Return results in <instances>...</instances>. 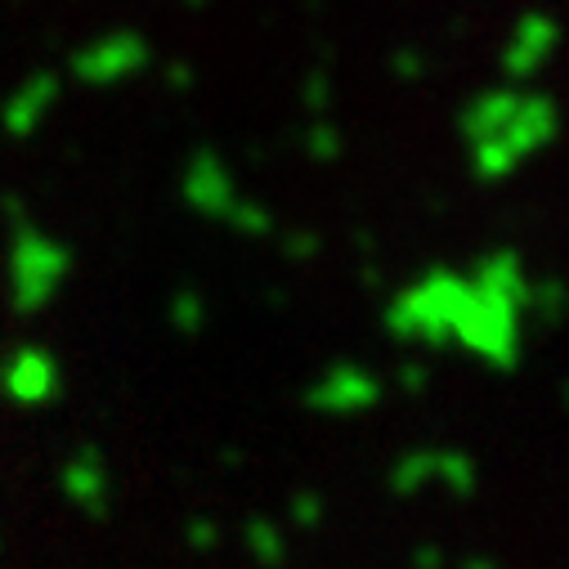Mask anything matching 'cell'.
Here are the masks:
<instances>
[{
	"label": "cell",
	"instance_id": "cell-10",
	"mask_svg": "<svg viewBox=\"0 0 569 569\" xmlns=\"http://www.w3.org/2000/svg\"><path fill=\"white\" fill-rule=\"evenodd\" d=\"M167 323H171L180 337H202V332H207L211 306H207V297L193 288V282H184V288L171 292V301H167Z\"/></svg>",
	"mask_w": 569,
	"mask_h": 569
},
{
	"label": "cell",
	"instance_id": "cell-4",
	"mask_svg": "<svg viewBox=\"0 0 569 569\" xmlns=\"http://www.w3.org/2000/svg\"><path fill=\"white\" fill-rule=\"evenodd\" d=\"M0 395L14 408H50L63 395V363L50 346L23 341L0 359Z\"/></svg>",
	"mask_w": 569,
	"mask_h": 569
},
{
	"label": "cell",
	"instance_id": "cell-1",
	"mask_svg": "<svg viewBox=\"0 0 569 569\" xmlns=\"http://www.w3.org/2000/svg\"><path fill=\"white\" fill-rule=\"evenodd\" d=\"M533 273L520 251L493 247L471 269L431 264L386 301L381 328L412 350H462L489 372H516L525 359Z\"/></svg>",
	"mask_w": 569,
	"mask_h": 569
},
{
	"label": "cell",
	"instance_id": "cell-6",
	"mask_svg": "<svg viewBox=\"0 0 569 569\" xmlns=\"http://www.w3.org/2000/svg\"><path fill=\"white\" fill-rule=\"evenodd\" d=\"M184 198H189V207H193L198 216H216V220H229V211L238 207L224 167H216V162H207V158L189 171V180H184Z\"/></svg>",
	"mask_w": 569,
	"mask_h": 569
},
{
	"label": "cell",
	"instance_id": "cell-13",
	"mask_svg": "<svg viewBox=\"0 0 569 569\" xmlns=\"http://www.w3.org/2000/svg\"><path fill=\"white\" fill-rule=\"evenodd\" d=\"M224 224H233L242 238H264L269 229H273V220H269V211H260L256 202H238L233 211H229V220Z\"/></svg>",
	"mask_w": 569,
	"mask_h": 569
},
{
	"label": "cell",
	"instance_id": "cell-17",
	"mask_svg": "<svg viewBox=\"0 0 569 569\" xmlns=\"http://www.w3.org/2000/svg\"><path fill=\"white\" fill-rule=\"evenodd\" d=\"M462 569H498V560H489V556H467Z\"/></svg>",
	"mask_w": 569,
	"mask_h": 569
},
{
	"label": "cell",
	"instance_id": "cell-8",
	"mask_svg": "<svg viewBox=\"0 0 569 569\" xmlns=\"http://www.w3.org/2000/svg\"><path fill=\"white\" fill-rule=\"evenodd\" d=\"M436 485L453 502H471L480 493V467L467 449H436Z\"/></svg>",
	"mask_w": 569,
	"mask_h": 569
},
{
	"label": "cell",
	"instance_id": "cell-15",
	"mask_svg": "<svg viewBox=\"0 0 569 569\" xmlns=\"http://www.w3.org/2000/svg\"><path fill=\"white\" fill-rule=\"evenodd\" d=\"M395 381H399L408 395H421L426 381H431V368H426V359H403L399 372H395Z\"/></svg>",
	"mask_w": 569,
	"mask_h": 569
},
{
	"label": "cell",
	"instance_id": "cell-16",
	"mask_svg": "<svg viewBox=\"0 0 569 569\" xmlns=\"http://www.w3.org/2000/svg\"><path fill=\"white\" fill-rule=\"evenodd\" d=\"M445 565H449V556H445L440 542H426V547L412 551V569H445Z\"/></svg>",
	"mask_w": 569,
	"mask_h": 569
},
{
	"label": "cell",
	"instance_id": "cell-3",
	"mask_svg": "<svg viewBox=\"0 0 569 569\" xmlns=\"http://www.w3.org/2000/svg\"><path fill=\"white\" fill-rule=\"evenodd\" d=\"M381 399H386L381 372H372V368L359 363V359H337V363H328V368L306 386V408L319 412V417H337V421L363 417V412H372Z\"/></svg>",
	"mask_w": 569,
	"mask_h": 569
},
{
	"label": "cell",
	"instance_id": "cell-9",
	"mask_svg": "<svg viewBox=\"0 0 569 569\" xmlns=\"http://www.w3.org/2000/svg\"><path fill=\"white\" fill-rule=\"evenodd\" d=\"M242 547H247V556L260 565V569H278L282 560H288V529H282L278 520H269V516H251L247 525H242Z\"/></svg>",
	"mask_w": 569,
	"mask_h": 569
},
{
	"label": "cell",
	"instance_id": "cell-7",
	"mask_svg": "<svg viewBox=\"0 0 569 569\" xmlns=\"http://www.w3.org/2000/svg\"><path fill=\"white\" fill-rule=\"evenodd\" d=\"M436 485V449H408L395 458V467L386 471V489L395 498H421L426 489Z\"/></svg>",
	"mask_w": 569,
	"mask_h": 569
},
{
	"label": "cell",
	"instance_id": "cell-2",
	"mask_svg": "<svg viewBox=\"0 0 569 569\" xmlns=\"http://www.w3.org/2000/svg\"><path fill=\"white\" fill-rule=\"evenodd\" d=\"M68 273H72V251L54 233H46L37 224L14 229V242L6 256V297L19 319L46 315L63 297Z\"/></svg>",
	"mask_w": 569,
	"mask_h": 569
},
{
	"label": "cell",
	"instance_id": "cell-14",
	"mask_svg": "<svg viewBox=\"0 0 569 569\" xmlns=\"http://www.w3.org/2000/svg\"><path fill=\"white\" fill-rule=\"evenodd\" d=\"M184 542H189L193 551H216V547H220V525H216V520H207V516H198V520H189Z\"/></svg>",
	"mask_w": 569,
	"mask_h": 569
},
{
	"label": "cell",
	"instance_id": "cell-5",
	"mask_svg": "<svg viewBox=\"0 0 569 569\" xmlns=\"http://www.w3.org/2000/svg\"><path fill=\"white\" fill-rule=\"evenodd\" d=\"M59 493L81 511V516H103L112 498V471L99 449H77L59 467Z\"/></svg>",
	"mask_w": 569,
	"mask_h": 569
},
{
	"label": "cell",
	"instance_id": "cell-12",
	"mask_svg": "<svg viewBox=\"0 0 569 569\" xmlns=\"http://www.w3.org/2000/svg\"><path fill=\"white\" fill-rule=\"evenodd\" d=\"M323 516H328V502H323V493H315V489H301V493H292V502H288V525H292V529H301V533H315V529L323 525Z\"/></svg>",
	"mask_w": 569,
	"mask_h": 569
},
{
	"label": "cell",
	"instance_id": "cell-11",
	"mask_svg": "<svg viewBox=\"0 0 569 569\" xmlns=\"http://www.w3.org/2000/svg\"><path fill=\"white\" fill-rule=\"evenodd\" d=\"M556 323L565 315V282L560 278H533V297H529V319Z\"/></svg>",
	"mask_w": 569,
	"mask_h": 569
}]
</instances>
